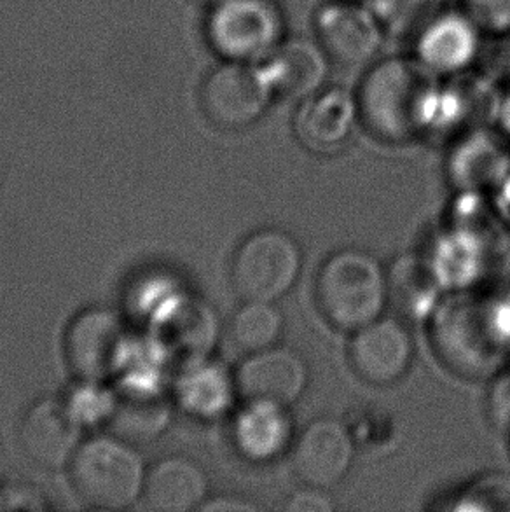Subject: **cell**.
<instances>
[{"mask_svg":"<svg viewBox=\"0 0 510 512\" xmlns=\"http://www.w3.org/2000/svg\"><path fill=\"white\" fill-rule=\"evenodd\" d=\"M441 79L414 56L374 63L357 91L362 125L390 144L420 137L435 126Z\"/></svg>","mask_w":510,"mask_h":512,"instance_id":"6da1fadb","label":"cell"},{"mask_svg":"<svg viewBox=\"0 0 510 512\" xmlns=\"http://www.w3.org/2000/svg\"><path fill=\"white\" fill-rule=\"evenodd\" d=\"M317 301L331 326L355 333L385 312L388 275L371 254L339 250L318 271Z\"/></svg>","mask_w":510,"mask_h":512,"instance_id":"7a4b0ae2","label":"cell"},{"mask_svg":"<svg viewBox=\"0 0 510 512\" xmlns=\"http://www.w3.org/2000/svg\"><path fill=\"white\" fill-rule=\"evenodd\" d=\"M67 471L72 492L91 509L123 511L142 499L144 462L133 444L114 434L81 443Z\"/></svg>","mask_w":510,"mask_h":512,"instance_id":"3957f363","label":"cell"},{"mask_svg":"<svg viewBox=\"0 0 510 512\" xmlns=\"http://www.w3.org/2000/svg\"><path fill=\"white\" fill-rule=\"evenodd\" d=\"M205 39L221 60L262 63L287 37L275 0H219L208 6Z\"/></svg>","mask_w":510,"mask_h":512,"instance_id":"277c9868","label":"cell"},{"mask_svg":"<svg viewBox=\"0 0 510 512\" xmlns=\"http://www.w3.org/2000/svg\"><path fill=\"white\" fill-rule=\"evenodd\" d=\"M303 252L282 229H259L243 240L231 264V280L243 301L276 303L299 278Z\"/></svg>","mask_w":510,"mask_h":512,"instance_id":"5b68a950","label":"cell"},{"mask_svg":"<svg viewBox=\"0 0 510 512\" xmlns=\"http://www.w3.org/2000/svg\"><path fill=\"white\" fill-rule=\"evenodd\" d=\"M261 63L222 60L208 72L200 88L201 111L221 130H243L266 114L275 98Z\"/></svg>","mask_w":510,"mask_h":512,"instance_id":"8992f818","label":"cell"},{"mask_svg":"<svg viewBox=\"0 0 510 512\" xmlns=\"http://www.w3.org/2000/svg\"><path fill=\"white\" fill-rule=\"evenodd\" d=\"M128 333L118 313L88 308L72 320L65 334V357L81 381L109 380L128 359Z\"/></svg>","mask_w":510,"mask_h":512,"instance_id":"52a82bcc","label":"cell"},{"mask_svg":"<svg viewBox=\"0 0 510 512\" xmlns=\"http://www.w3.org/2000/svg\"><path fill=\"white\" fill-rule=\"evenodd\" d=\"M315 39L332 63L360 67L380 53L386 32L371 6L357 0L325 2L315 14Z\"/></svg>","mask_w":510,"mask_h":512,"instance_id":"ba28073f","label":"cell"},{"mask_svg":"<svg viewBox=\"0 0 510 512\" xmlns=\"http://www.w3.org/2000/svg\"><path fill=\"white\" fill-rule=\"evenodd\" d=\"M483 28L458 9H444L414 37V58L439 77L472 69L483 49Z\"/></svg>","mask_w":510,"mask_h":512,"instance_id":"9c48e42d","label":"cell"},{"mask_svg":"<svg viewBox=\"0 0 510 512\" xmlns=\"http://www.w3.org/2000/svg\"><path fill=\"white\" fill-rule=\"evenodd\" d=\"M355 443L350 430L334 418H318L297 439L292 467L303 485L329 490L352 469Z\"/></svg>","mask_w":510,"mask_h":512,"instance_id":"30bf717a","label":"cell"},{"mask_svg":"<svg viewBox=\"0 0 510 512\" xmlns=\"http://www.w3.org/2000/svg\"><path fill=\"white\" fill-rule=\"evenodd\" d=\"M413 353V338L407 327L385 317L355 331L348 350L353 371L374 387L397 383L411 366Z\"/></svg>","mask_w":510,"mask_h":512,"instance_id":"8fae6325","label":"cell"},{"mask_svg":"<svg viewBox=\"0 0 510 512\" xmlns=\"http://www.w3.org/2000/svg\"><path fill=\"white\" fill-rule=\"evenodd\" d=\"M83 443V423L67 401L41 399L23 416L20 444L25 455L46 469L67 467Z\"/></svg>","mask_w":510,"mask_h":512,"instance_id":"7c38bea8","label":"cell"},{"mask_svg":"<svg viewBox=\"0 0 510 512\" xmlns=\"http://www.w3.org/2000/svg\"><path fill=\"white\" fill-rule=\"evenodd\" d=\"M357 93L341 86H324L299 100L294 114L297 140L313 153H331L350 139L359 121Z\"/></svg>","mask_w":510,"mask_h":512,"instance_id":"4fadbf2b","label":"cell"},{"mask_svg":"<svg viewBox=\"0 0 510 512\" xmlns=\"http://www.w3.org/2000/svg\"><path fill=\"white\" fill-rule=\"evenodd\" d=\"M236 390L245 401H271L290 406L308 387V367L299 353L273 346L250 353L235 373Z\"/></svg>","mask_w":510,"mask_h":512,"instance_id":"5bb4252c","label":"cell"},{"mask_svg":"<svg viewBox=\"0 0 510 512\" xmlns=\"http://www.w3.org/2000/svg\"><path fill=\"white\" fill-rule=\"evenodd\" d=\"M331 63L317 39L285 37L261 65L276 97L303 100L324 88Z\"/></svg>","mask_w":510,"mask_h":512,"instance_id":"9a60e30c","label":"cell"},{"mask_svg":"<svg viewBox=\"0 0 510 512\" xmlns=\"http://www.w3.org/2000/svg\"><path fill=\"white\" fill-rule=\"evenodd\" d=\"M294 437L289 406L271 401H245L233 423L236 448L255 464L282 457Z\"/></svg>","mask_w":510,"mask_h":512,"instance_id":"2e32d148","label":"cell"},{"mask_svg":"<svg viewBox=\"0 0 510 512\" xmlns=\"http://www.w3.org/2000/svg\"><path fill=\"white\" fill-rule=\"evenodd\" d=\"M207 493V474L200 465L186 457H168L147 469L142 499L152 511H200Z\"/></svg>","mask_w":510,"mask_h":512,"instance_id":"e0dca14e","label":"cell"},{"mask_svg":"<svg viewBox=\"0 0 510 512\" xmlns=\"http://www.w3.org/2000/svg\"><path fill=\"white\" fill-rule=\"evenodd\" d=\"M177 395L187 413L200 418H217L231 408L238 395L235 374L221 364L201 360L182 374Z\"/></svg>","mask_w":510,"mask_h":512,"instance_id":"ac0fdd59","label":"cell"},{"mask_svg":"<svg viewBox=\"0 0 510 512\" xmlns=\"http://www.w3.org/2000/svg\"><path fill=\"white\" fill-rule=\"evenodd\" d=\"M168 406L165 399L152 388L128 387L116 397L112 409V434L128 443L137 439H151L165 429Z\"/></svg>","mask_w":510,"mask_h":512,"instance_id":"d6986e66","label":"cell"},{"mask_svg":"<svg viewBox=\"0 0 510 512\" xmlns=\"http://www.w3.org/2000/svg\"><path fill=\"white\" fill-rule=\"evenodd\" d=\"M161 326V341L165 343L166 350L189 357V366L205 360L203 357L214 346L217 324L212 312L200 303L184 305L179 301V305L173 308L172 319L166 315L161 319Z\"/></svg>","mask_w":510,"mask_h":512,"instance_id":"ffe728a7","label":"cell"},{"mask_svg":"<svg viewBox=\"0 0 510 512\" xmlns=\"http://www.w3.org/2000/svg\"><path fill=\"white\" fill-rule=\"evenodd\" d=\"M283 315L275 303L243 301L231 320V338L242 352L257 353L278 345Z\"/></svg>","mask_w":510,"mask_h":512,"instance_id":"44dd1931","label":"cell"},{"mask_svg":"<svg viewBox=\"0 0 510 512\" xmlns=\"http://www.w3.org/2000/svg\"><path fill=\"white\" fill-rule=\"evenodd\" d=\"M386 35L411 39L420 34L437 14L446 9V0H369Z\"/></svg>","mask_w":510,"mask_h":512,"instance_id":"7402d4cb","label":"cell"},{"mask_svg":"<svg viewBox=\"0 0 510 512\" xmlns=\"http://www.w3.org/2000/svg\"><path fill=\"white\" fill-rule=\"evenodd\" d=\"M81 388L74 390L67 404L72 409V413L77 416V420L83 423H95L98 420H109L116 397L105 392L100 388V383L93 381H83Z\"/></svg>","mask_w":510,"mask_h":512,"instance_id":"603a6c76","label":"cell"},{"mask_svg":"<svg viewBox=\"0 0 510 512\" xmlns=\"http://www.w3.org/2000/svg\"><path fill=\"white\" fill-rule=\"evenodd\" d=\"M460 4L484 34L510 35V0H460Z\"/></svg>","mask_w":510,"mask_h":512,"instance_id":"cb8c5ba5","label":"cell"},{"mask_svg":"<svg viewBox=\"0 0 510 512\" xmlns=\"http://www.w3.org/2000/svg\"><path fill=\"white\" fill-rule=\"evenodd\" d=\"M37 511L44 509L41 497L28 486H13L0 490V511Z\"/></svg>","mask_w":510,"mask_h":512,"instance_id":"d4e9b609","label":"cell"},{"mask_svg":"<svg viewBox=\"0 0 510 512\" xmlns=\"http://www.w3.org/2000/svg\"><path fill=\"white\" fill-rule=\"evenodd\" d=\"M287 509L292 512H329L334 506L331 499L325 495V490L306 486L304 490L290 497Z\"/></svg>","mask_w":510,"mask_h":512,"instance_id":"484cf974","label":"cell"},{"mask_svg":"<svg viewBox=\"0 0 510 512\" xmlns=\"http://www.w3.org/2000/svg\"><path fill=\"white\" fill-rule=\"evenodd\" d=\"M255 509H257V506L249 504V502H243V500L240 499H226V497H222V499L219 500L205 502V504L201 506L200 511H255Z\"/></svg>","mask_w":510,"mask_h":512,"instance_id":"4316f807","label":"cell"},{"mask_svg":"<svg viewBox=\"0 0 510 512\" xmlns=\"http://www.w3.org/2000/svg\"><path fill=\"white\" fill-rule=\"evenodd\" d=\"M497 118L505 126V130L510 133V93L502 95L500 107H498Z\"/></svg>","mask_w":510,"mask_h":512,"instance_id":"83f0119b","label":"cell"},{"mask_svg":"<svg viewBox=\"0 0 510 512\" xmlns=\"http://www.w3.org/2000/svg\"><path fill=\"white\" fill-rule=\"evenodd\" d=\"M194 2H198L200 6H212V4H215V2H219V0H194Z\"/></svg>","mask_w":510,"mask_h":512,"instance_id":"f1b7e54d","label":"cell"},{"mask_svg":"<svg viewBox=\"0 0 510 512\" xmlns=\"http://www.w3.org/2000/svg\"><path fill=\"white\" fill-rule=\"evenodd\" d=\"M505 65H507V70H509L510 74V42L509 48H507V53H505Z\"/></svg>","mask_w":510,"mask_h":512,"instance_id":"f546056e","label":"cell"}]
</instances>
